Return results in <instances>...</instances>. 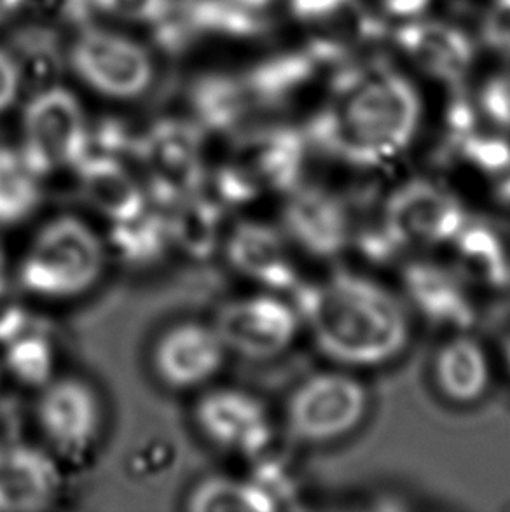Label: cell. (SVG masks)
Segmentation results:
<instances>
[{"label": "cell", "instance_id": "30", "mask_svg": "<svg viewBox=\"0 0 510 512\" xmlns=\"http://www.w3.org/2000/svg\"><path fill=\"white\" fill-rule=\"evenodd\" d=\"M27 320V310L18 292L0 277V345H6L27 329Z\"/></svg>", "mask_w": 510, "mask_h": 512}, {"label": "cell", "instance_id": "28", "mask_svg": "<svg viewBox=\"0 0 510 512\" xmlns=\"http://www.w3.org/2000/svg\"><path fill=\"white\" fill-rule=\"evenodd\" d=\"M261 189V180L257 179L252 168L240 165H224L212 173L205 172L200 193L214 201L222 212L231 208L245 207L254 201Z\"/></svg>", "mask_w": 510, "mask_h": 512}, {"label": "cell", "instance_id": "34", "mask_svg": "<svg viewBox=\"0 0 510 512\" xmlns=\"http://www.w3.org/2000/svg\"><path fill=\"white\" fill-rule=\"evenodd\" d=\"M28 0H0V23L27 6Z\"/></svg>", "mask_w": 510, "mask_h": 512}, {"label": "cell", "instance_id": "19", "mask_svg": "<svg viewBox=\"0 0 510 512\" xmlns=\"http://www.w3.org/2000/svg\"><path fill=\"white\" fill-rule=\"evenodd\" d=\"M332 63L322 46L313 42L303 51H290L262 60L243 79L249 95L264 104H280L310 83L318 67Z\"/></svg>", "mask_w": 510, "mask_h": 512}, {"label": "cell", "instance_id": "22", "mask_svg": "<svg viewBox=\"0 0 510 512\" xmlns=\"http://www.w3.org/2000/svg\"><path fill=\"white\" fill-rule=\"evenodd\" d=\"M172 245L168 215L149 205L126 221L112 222L111 247L125 263L147 266Z\"/></svg>", "mask_w": 510, "mask_h": 512}, {"label": "cell", "instance_id": "26", "mask_svg": "<svg viewBox=\"0 0 510 512\" xmlns=\"http://www.w3.org/2000/svg\"><path fill=\"white\" fill-rule=\"evenodd\" d=\"M193 512H268L275 502L254 481L233 478H208L187 497Z\"/></svg>", "mask_w": 510, "mask_h": 512}, {"label": "cell", "instance_id": "3", "mask_svg": "<svg viewBox=\"0 0 510 512\" xmlns=\"http://www.w3.org/2000/svg\"><path fill=\"white\" fill-rule=\"evenodd\" d=\"M104 245L95 231L72 215L48 222L21 259L18 278L25 291L67 299L90 291L102 277Z\"/></svg>", "mask_w": 510, "mask_h": 512}, {"label": "cell", "instance_id": "15", "mask_svg": "<svg viewBox=\"0 0 510 512\" xmlns=\"http://www.w3.org/2000/svg\"><path fill=\"white\" fill-rule=\"evenodd\" d=\"M228 261L243 277L271 291L289 289L296 282L282 236L261 222H242L226 243Z\"/></svg>", "mask_w": 510, "mask_h": 512}, {"label": "cell", "instance_id": "29", "mask_svg": "<svg viewBox=\"0 0 510 512\" xmlns=\"http://www.w3.org/2000/svg\"><path fill=\"white\" fill-rule=\"evenodd\" d=\"M481 39L491 51L510 56V0H491L481 21Z\"/></svg>", "mask_w": 510, "mask_h": 512}, {"label": "cell", "instance_id": "13", "mask_svg": "<svg viewBox=\"0 0 510 512\" xmlns=\"http://www.w3.org/2000/svg\"><path fill=\"white\" fill-rule=\"evenodd\" d=\"M226 352L214 327L189 322L161 336L154 350V367L168 387H198L214 378Z\"/></svg>", "mask_w": 510, "mask_h": 512}, {"label": "cell", "instance_id": "7", "mask_svg": "<svg viewBox=\"0 0 510 512\" xmlns=\"http://www.w3.org/2000/svg\"><path fill=\"white\" fill-rule=\"evenodd\" d=\"M70 65L88 88L114 100H133L154 79L151 55L126 35L86 28L70 49Z\"/></svg>", "mask_w": 510, "mask_h": 512}, {"label": "cell", "instance_id": "16", "mask_svg": "<svg viewBox=\"0 0 510 512\" xmlns=\"http://www.w3.org/2000/svg\"><path fill=\"white\" fill-rule=\"evenodd\" d=\"M74 170L84 201L111 224L130 219L149 205L144 187L125 161L86 156Z\"/></svg>", "mask_w": 510, "mask_h": 512}, {"label": "cell", "instance_id": "11", "mask_svg": "<svg viewBox=\"0 0 510 512\" xmlns=\"http://www.w3.org/2000/svg\"><path fill=\"white\" fill-rule=\"evenodd\" d=\"M196 422L212 443L242 455H259L271 439L266 409L255 397L233 388L214 390L196 406Z\"/></svg>", "mask_w": 510, "mask_h": 512}, {"label": "cell", "instance_id": "36", "mask_svg": "<svg viewBox=\"0 0 510 512\" xmlns=\"http://www.w3.org/2000/svg\"><path fill=\"white\" fill-rule=\"evenodd\" d=\"M505 360H507V366H509L510 369V338L507 340V343H505Z\"/></svg>", "mask_w": 510, "mask_h": 512}, {"label": "cell", "instance_id": "2", "mask_svg": "<svg viewBox=\"0 0 510 512\" xmlns=\"http://www.w3.org/2000/svg\"><path fill=\"white\" fill-rule=\"evenodd\" d=\"M318 348L339 364L380 366L407 346L409 322L397 298L369 278L339 273L301 303Z\"/></svg>", "mask_w": 510, "mask_h": 512}, {"label": "cell", "instance_id": "4", "mask_svg": "<svg viewBox=\"0 0 510 512\" xmlns=\"http://www.w3.org/2000/svg\"><path fill=\"white\" fill-rule=\"evenodd\" d=\"M21 128V156L41 179L62 168H76L88 153L83 107L62 86H48L30 98Z\"/></svg>", "mask_w": 510, "mask_h": 512}, {"label": "cell", "instance_id": "35", "mask_svg": "<svg viewBox=\"0 0 510 512\" xmlns=\"http://www.w3.org/2000/svg\"><path fill=\"white\" fill-rule=\"evenodd\" d=\"M236 2H240L242 6L254 9V11H259V13H264L275 0H236Z\"/></svg>", "mask_w": 510, "mask_h": 512}, {"label": "cell", "instance_id": "17", "mask_svg": "<svg viewBox=\"0 0 510 512\" xmlns=\"http://www.w3.org/2000/svg\"><path fill=\"white\" fill-rule=\"evenodd\" d=\"M283 224L294 242L317 256L343 249L348 236L346 215L332 196L318 189H292Z\"/></svg>", "mask_w": 510, "mask_h": 512}, {"label": "cell", "instance_id": "27", "mask_svg": "<svg viewBox=\"0 0 510 512\" xmlns=\"http://www.w3.org/2000/svg\"><path fill=\"white\" fill-rule=\"evenodd\" d=\"M4 346V366L20 383L42 388L53 380L55 348L44 334L23 329Z\"/></svg>", "mask_w": 510, "mask_h": 512}, {"label": "cell", "instance_id": "10", "mask_svg": "<svg viewBox=\"0 0 510 512\" xmlns=\"http://www.w3.org/2000/svg\"><path fill=\"white\" fill-rule=\"evenodd\" d=\"M386 226L399 242H446L460 235L462 207L441 187L413 182L393 194L386 205Z\"/></svg>", "mask_w": 510, "mask_h": 512}, {"label": "cell", "instance_id": "5", "mask_svg": "<svg viewBox=\"0 0 510 512\" xmlns=\"http://www.w3.org/2000/svg\"><path fill=\"white\" fill-rule=\"evenodd\" d=\"M366 385L343 373H322L303 381L290 395L285 422L297 441L324 444L348 436L366 418Z\"/></svg>", "mask_w": 510, "mask_h": 512}, {"label": "cell", "instance_id": "6", "mask_svg": "<svg viewBox=\"0 0 510 512\" xmlns=\"http://www.w3.org/2000/svg\"><path fill=\"white\" fill-rule=\"evenodd\" d=\"M138 161L147 172V198L156 207H175L179 201L198 193L205 177L198 126L163 119L137 139Z\"/></svg>", "mask_w": 510, "mask_h": 512}, {"label": "cell", "instance_id": "24", "mask_svg": "<svg viewBox=\"0 0 510 512\" xmlns=\"http://www.w3.org/2000/svg\"><path fill=\"white\" fill-rule=\"evenodd\" d=\"M303 139L290 128H273L262 133L254 151V170L261 184L289 191L296 187V180L303 165Z\"/></svg>", "mask_w": 510, "mask_h": 512}, {"label": "cell", "instance_id": "8", "mask_svg": "<svg viewBox=\"0 0 510 512\" xmlns=\"http://www.w3.org/2000/svg\"><path fill=\"white\" fill-rule=\"evenodd\" d=\"M214 329L226 350L245 359H273L296 340L299 313L273 294H259L224 306Z\"/></svg>", "mask_w": 510, "mask_h": 512}, {"label": "cell", "instance_id": "9", "mask_svg": "<svg viewBox=\"0 0 510 512\" xmlns=\"http://www.w3.org/2000/svg\"><path fill=\"white\" fill-rule=\"evenodd\" d=\"M42 434L63 457H83L97 441L100 402L93 388L77 380H51L37 406Z\"/></svg>", "mask_w": 510, "mask_h": 512}, {"label": "cell", "instance_id": "37", "mask_svg": "<svg viewBox=\"0 0 510 512\" xmlns=\"http://www.w3.org/2000/svg\"><path fill=\"white\" fill-rule=\"evenodd\" d=\"M0 450H2V444H0Z\"/></svg>", "mask_w": 510, "mask_h": 512}, {"label": "cell", "instance_id": "33", "mask_svg": "<svg viewBox=\"0 0 510 512\" xmlns=\"http://www.w3.org/2000/svg\"><path fill=\"white\" fill-rule=\"evenodd\" d=\"M432 0H381L386 13L397 16V18H416L418 14L423 13Z\"/></svg>", "mask_w": 510, "mask_h": 512}, {"label": "cell", "instance_id": "14", "mask_svg": "<svg viewBox=\"0 0 510 512\" xmlns=\"http://www.w3.org/2000/svg\"><path fill=\"white\" fill-rule=\"evenodd\" d=\"M60 490V472L48 453L14 444L0 450V512L41 511Z\"/></svg>", "mask_w": 510, "mask_h": 512}, {"label": "cell", "instance_id": "1", "mask_svg": "<svg viewBox=\"0 0 510 512\" xmlns=\"http://www.w3.org/2000/svg\"><path fill=\"white\" fill-rule=\"evenodd\" d=\"M336 77L334 100L311 123V139L359 167L404 153L421 119L413 83L381 65H345Z\"/></svg>", "mask_w": 510, "mask_h": 512}, {"label": "cell", "instance_id": "12", "mask_svg": "<svg viewBox=\"0 0 510 512\" xmlns=\"http://www.w3.org/2000/svg\"><path fill=\"white\" fill-rule=\"evenodd\" d=\"M395 42L425 74L448 86L462 84L476 58L469 35L444 21H409L395 32Z\"/></svg>", "mask_w": 510, "mask_h": 512}, {"label": "cell", "instance_id": "31", "mask_svg": "<svg viewBox=\"0 0 510 512\" xmlns=\"http://www.w3.org/2000/svg\"><path fill=\"white\" fill-rule=\"evenodd\" d=\"M481 107L493 123L510 128V72L491 77L484 84Z\"/></svg>", "mask_w": 510, "mask_h": 512}, {"label": "cell", "instance_id": "20", "mask_svg": "<svg viewBox=\"0 0 510 512\" xmlns=\"http://www.w3.org/2000/svg\"><path fill=\"white\" fill-rule=\"evenodd\" d=\"M189 100L200 128L228 133L242 123L250 95L240 79L224 72H208L194 81Z\"/></svg>", "mask_w": 510, "mask_h": 512}, {"label": "cell", "instance_id": "23", "mask_svg": "<svg viewBox=\"0 0 510 512\" xmlns=\"http://www.w3.org/2000/svg\"><path fill=\"white\" fill-rule=\"evenodd\" d=\"M290 13L306 25L331 30L334 42L343 48L341 37L373 39L381 35L378 21L373 20L359 0H289Z\"/></svg>", "mask_w": 510, "mask_h": 512}, {"label": "cell", "instance_id": "18", "mask_svg": "<svg viewBox=\"0 0 510 512\" xmlns=\"http://www.w3.org/2000/svg\"><path fill=\"white\" fill-rule=\"evenodd\" d=\"M434 380L448 401H479L490 385V364L483 346L467 336L449 340L435 355Z\"/></svg>", "mask_w": 510, "mask_h": 512}, {"label": "cell", "instance_id": "25", "mask_svg": "<svg viewBox=\"0 0 510 512\" xmlns=\"http://www.w3.org/2000/svg\"><path fill=\"white\" fill-rule=\"evenodd\" d=\"M41 201V177L28 167L20 149L0 147V228L16 226Z\"/></svg>", "mask_w": 510, "mask_h": 512}, {"label": "cell", "instance_id": "21", "mask_svg": "<svg viewBox=\"0 0 510 512\" xmlns=\"http://www.w3.org/2000/svg\"><path fill=\"white\" fill-rule=\"evenodd\" d=\"M222 217L224 212L205 194L187 196L168 215L173 245L198 261L214 256L221 243Z\"/></svg>", "mask_w": 510, "mask_h": 512}, {"label": "cell", "instance_id": "32", "mask_svg": "<svg viewBox=\"0 0 510 512\" xmlns=\"http://www.w3.org/2000/svg\"><path fill=\"white\" fill-rule=\"evenodd\" d=\"M23 74L11 53L0 48V114L9 111L20 97Z\"/></svg>", "mask_w": 510, "mask_h": 512}, {"label": "cell", "instance_id": "38", "mask_svg": "<svg viewBox=\"0 0 510 512\" xmlns=\"http://www.w3.org/2000/svg\"><path fill=\"white\" fill-rule=\"evenodd\" d=\"M0 376H2V371H0Z\"/></svg>", "mask_w": 510, "mask_h": 512}]
</instances>
